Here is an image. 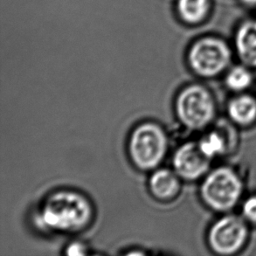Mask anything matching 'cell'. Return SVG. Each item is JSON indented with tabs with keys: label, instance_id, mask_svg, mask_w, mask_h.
Returning <instances> with one entry per match:
<instances>
[{
	"label": "cell",
	"instance_id": "obj_13",
	"mask_svg": "<svg viewBox=\"0 0 256 256\" xmlns=\"http://www.w3.org/2000/svg\"><path fill=\"white\" fill-rule=\"evenodd\" d=\"M203 152L209 158H212L225 150V141L222 136L218 133L212 132L211 134L204 136V138L198 142Z\"/></svg>",
	"mask_w": 256,
	"mask_h": 256
},
{
	"label": "cell",
	"instance_id": "obj_2",
	"mask_svg": "<svg viewBox=\"0 0 256 256\" xmlns=\"http://www.w3.org/2000/svg\"><path fill=\"white\" fill-rule=\"evenodd\" d=\"M168 139L160 125L146 122L132 132L128 153L136 166L141 170H152L166 154Z\"/></svg>",
	"mask_w": 256,
	"mask_h": 256
},
{
	"label": "cell",
	"instance_id": "obj_14",
	"mask_svg": "<svg viewBox=\"0 0 256 256\" xmlns=\"http://www.w3.org/2000/svg\"><path fill=\"white\" fill-rule=\"evenodd\" d=\"M243 214L251 222L256 223V196L248 198L243 204Z\"/></svg>",
	"mask_w": 256,
	"mask_h": 256
},
{
	"label": "cell",
	"instance_id": "obj_15",
	"mask_svg": "<svg viewBox=\"0 0 256 256\" xmlns=\"http://www.w3.org/2000/svg\"><path fill=\"white\" fill-rule=\"evenodd\" d=\"M66 254L70 256H84L85 254V250L80 244H72L66 250Z\"/></svg>",
	"mask_w": 256,
	"mask_h": 256
},
{
	"label": "cell",
	"instance_id": "obj_5",
	"mask_svg": "<svg viewBox=\"0 0 256 256\" xmlns=\"http://www.w3.org/2000/svg\"><path fill=\"white\" fill-rule=\"evenodd\" d=\"M176 112L187 128L200 130L214 118V100L204 86L190 85L182 90L176 98Z\"/></svg>",
	"mask_w": 256,
	"mask_h": 256
},
{
	"label": "cell",
	"instance_id": "obj_10",
	"mask_svg": "<svg viewBox=\"0 0 256 256\" xmlns=\"http://www.w3.org/2000/svg\"><path fill=\"white\" fill-rule=\"evenodd\" d=\"M212 0H178L176 12L181 20L190 26H197L208 18Z\"/></svg>",
	"mask_w": 256,
	"mask_h": 256
},
{
	"label": "cell",
	"instance_id": "obj_4",
	"mask_svg": "<svg viewBox=\"0 0 256 256\" xmlns=\"http://www.w3.org/2000/svg\"><path fill=\"white\" fill-rule=\"evenodd\" d=\"M242 194V183L232 169L220 167L208 175L201 186V196L216 211L232 209Z\"/></svg>",
	"mask_w": 256,
	"mask_h": 256
},
{
	"label": "cell",
	"instance_id": "obj_9",
	"mask_svg": "<svg viewBox=\"0 0 256 256\" xmlns=\"http://www.w3.org/2000/svg\"><path fill=\"white\" fill-rule=\"evenodd\" d=\"M176 172L160 169L150 178V190L160 200H170L180 190V181Z\"/></svg>",
	"mask_w": 256,
	"mask_h": 256
},
{
	"label": "cell",
	"instance_id": "obj_7",
	"mask_svg": "<svg viewBox=\"0 0 256 256\" xmlns=\"http://www.w3.org/2000/svg\"><path fill=\"white\" fill-rule=\"evenodd\" d=\"M210 160L196 142H187L180 147L173 158L176 174L184 180H197L208 172Z\"/></svg>",
	"mask_w": 256,
	"mask_h": 256
},
{
	"label": "cell",
	"instance_id": "obj_8",
	"mask_svg": "<svg viewBox=\"0 0 256 256\" xmlns=\"http://www.w3.org/2000/svg\"><path fill=\"white\" fill-rule=\"evenodd\" d=\"M236 52L243 65L256 68V20L244 21L234 38Z\"/></svg>",
	"mask_w": 256,
	"mask_h": 256
},
{
	"label": "cell",
	"instance_id": "obj_1",
	"mask_svg": "<svg viewBox=\"0 0 256 256\" xmlns=\"http://www.w3.org/2000/svg\"><path fill=\"white\" fill-rule=\"evenodd\" d=\"M42 216L50 228L60 232H78L90 225L93 208L82 194L74 190H59L46 198Z\"/></svg>",
	"mask_w": 256,
	"mask_h": 256
},
{
	"label": "cell",
	"instance_id": "obj_16",
	"mask_svg": "<svg viewBox=\"0 0 256 256\" xmlns=\"http://www.w3.org/2000/svg\"><path fill=\"white\" fill-rule=\"evenodd\" d=\"M242 3L248 7L256 8V0H240Z\"/></svg>",
	"mask_w": 256,
	"mask_h": 256
},
{
	"label": "cell",
	"instance_id": "obj_12",
	"mask_svg": "<svg viewBox=\"0 0 256 256\" xmlns=\"http://www.w3.org/2000/svg\"><path fill=\"white\" fill-rule=\"evenodd\" d=\"M252 82V74L248 66H236L229 71L226 77V84L230 90L242 91L246 90Z\"/></svg>",
	"mask_w": 256,
	"mask_h": 256
},
{
	"label": "cell",
	"instance_id": "obj_3",
	"mask_svg": "<svg viewBox=\"0 0 256 256\" xmlns=\"http://www.w3.org/2000/svg\"><path fill=\"white\" fill-rule=\"evenodd\" d=\"M232 52L222 38L204 37L194 42L188 52V63L202 77L218 76L230 65Z\"/></svg>",
	"mask_w": 256,
	"mask_h": 256
},
{
	"label": "cell",
	"instance_id": "obj_6",
	"mask_svg": "<svg viewBox=\"0 0 256 256\" xmlns=\"http://www.w3.org/2000/svg\"><path fill=\"white\" fill-rule=\"evenodd\" d=\"M248 237L245 222L237 216H225L215 222L209 232L212 250L220 254H232L244 245Z\"/></svg>",
	"mask_w": 256,
	"mask_h": 256
},
{
	"label": "cell",
	"instance_id": "obj_11",
	"mask_svg": "<svg viewBox=\"0 0 256 256\" xmlns=\"http://www.w3.org/2000/svg\"><path fill=\"white\" fill-rule=\"evenodd\" d=\"M230 118L237 124H250L256 119V100L250 96H240L234 98L228 105Z\"/></svg>",
	"mask_w": 256,
	"mask_h": 256
}]
</instances>
